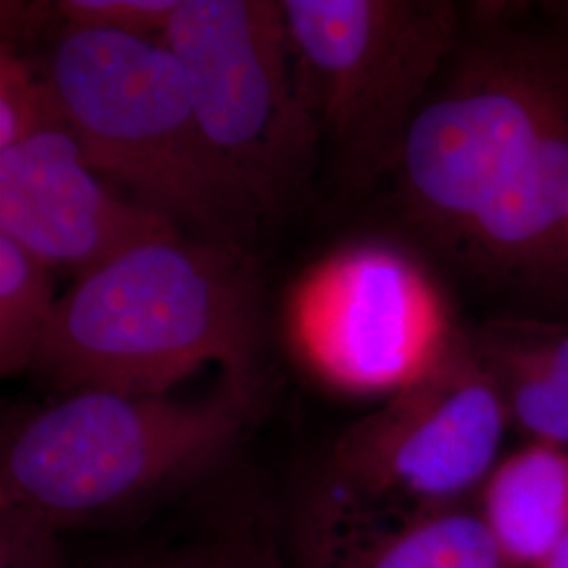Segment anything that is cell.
Wrapping results in <instances>:
<instances>
[{"label":"cell","instance_id":"11","mask_svg":"<svg viewBox=\"0 0 568 568\" xmlns=\"http://www.w3.org/2000/svg\"><path fill=\"white\" fill-rule=\"evenodd\" d=\"M478 497L506 567H541L568 535V448L528 440L497 462Z\"/></svg>","mask_w":568,"mask_h":568},{"label":"cell","instance_id":"20","mask_svg":"<svg viewBox=\"0 0 568 568\" xmlns=\"http://www.w3.org/2000/svg\"><path fill=\"white\" fill-rule=\"evenodd\" d=\"M565 248H567V253H568V232H567V243H565Z\"/></svg>","mask_w":568,"mask_h":568},{"label":"cell","instance_id":"19","mask_svg":"<svg viewBox=\"0 0 568 568\" xmlns=\"http://www.w3.org/2000/svg\"><path fill=\"white\" fill-rule=\"evenodd\" d=\"M539 568H568V535L565 537V541L551 551V556Z\"/></svg>","mask_w":568,"mask_h":568},{"label":"cell","instance_id":"17","mask_svg":"<svg viewBox=\"0 0 568 568\" xmlns=\"http://www.w3.org/2000/svg\"><path fill=\"white\" fill-rule=\"evenodd\" d=\"M133 568H291L253 541H217Z\"/></svg>","mask_w":568,"mask_h":568},{"label":"cell","instance_id":"18","mask_svg":"<svg viewBox=\"0 0 568 568\" xmlns=\"http://www.w3.org/2000/svg\"><path fill=\"white\" fill-rule=\"evenodd\" d=\"M495 339L525 354L530 361L546 366L568 382V328L514 325L499 328V335Z\"/></svg>","mask_w":568,"mask_h":568},{"label":"cell","instance_id":"3","mask_svg":"<svg viewBox=\"0 0 568 568\" xmlns=\"http://www.w3.org/2000/svg\"><path fill=\"white\" fill-rule=\"evenodd\" d=\"M255 386L224 379L203 400L82 389L4 434L0 511L63 530L142 508L239 447Z\"/></svg>","mask_w":568,"mask_h":568},{"label":"cell","instance_id":"8","mask_svg":"<svg viewBox=\"0 0 568 568\" xmlns=\"http://www.w3.org/2000/svg\"><path fill=\"white\" fill-rule=\"evenodd\" d=\"M293 326L331 386L386 396L422 379L459 337L426 270L396 246L356 244L305 281Z\"/></svg>","mask_w":568,"mask_h":568},{"label":"cell","instance_id":"14","mask_svg":"<svg viewBox=\"0 0 568 568\" xmlns=\"http://www.w3.org/2000/svg\"><path fill=\"white\" fill-rule=\"evenodd\" d=\"M58 124L63 121L47 74L37 72L13 44L2 42L0 150Z\"/></svg>","mask_w":568,"mask_h":568},{"label":"cell","instance_id":"5","mask_svg":"<svg viewBox=\"0 0 568 568\" xmlns=\"http://www.w3.org/2000/svg\"><path fill=\"white\" fill-rule=\"evenodd\" d=\"M305 95L337 178L365 194L394 171L410 122L462 42L445 0H284Z\"/></svg>","mask_w":568,"mask_h":568},{"label":"cell","instance_id":"9","mask_svg":"<svg viewBox=\"0 0 568 568\" xmlns=\"http://www.w3.org/2000/svg\"><path fill=\"white\" fill-rule=\"evenodd\" d=\"M175 230L102 178L65 124L0 150V234L51 270L82 278Z\"/></svg>","mask_w":568,"mask_h":568},{"label":"cell","instance_id":"2","mask_svg":"<svg viewBox=\"0 0 568 568\" xmlns=\"http://www.w3.org/2000/svg\"><path fill=\"white\" fill-rule=\"evenodd\" d=\"M44 74L102 178L185 234L251 253L265 211L206 138L161 39L65 26Z\"/></svg>","mask_w":568,"mask_h":568},{"label":"cell","instance_id":"10","mask_svg":"<svg viewBox=\"0 0 568 568\" xmlns=\"http://www.w3.org/2000/svg\"><path fill=\"white\" fill-rule=\"evenodd\" d=\"M382 511L326 480L307 504L291 568H508L476 508Z\"/></svg>","mask_w":568,"mask_h":568},{"label":"cell","instance_id":"16","mask_svg":"<svg viewBox=\"0 0 568 568\" xmlns=\"http://www.w3.org/2000/svg\"><path fill=\"white\" fill-rule=\"evenodd\" d=\"M0 568H61L60 530L0 511Z\"/></svg>","mask_w":568,"mask_h":568},{"label":"cell","instance_id":"1","mask_svg":"<svg viewBox=\"0 0 568 568\" xmlns=\"http://www.w3.org/2000/svg\"><path fill=\"white\" fill-rule=\"evenodd\" d=\"M264 344L251 253L182 230L84 274L60 297L34 373L63 394H169L204 365L255 386Z\"/></svg>","mask_w":568,"mask_h":568},{"label":"cell","instance_id":"7","mask_svg":"<svg viewBox=\"0 0 568 568\" xmlns=\"http://www.w3.org/2000/svg\"><path fill=\"white\" fill-rule=\"evenodd\" d=\"M508 426L483 352L459 335L422 379L345 427L326 480L377 508L457 506L497 466Z\"/></svg>","mask_w":568,"mask_h":568},{"label":"cell","instance_id":"12","mask_svg":"<svg viewBox=\"0 0 568 568\" xmlns=\"http://www.w3.org/2000/svg\"><path fill=\"white\" fill-rule=\"evenodd\" d=\"M60 297L53 270L0 234V373L32 371Z\"/></svg>","mask_w":568,"mask_h":568},{"label":"cell","instance_id":"4","mask_svg":"<svg viewBox=\"0 0 568 568\" xmlns=\"http://www.w3.org/2000/svg\"><path fill=\"white\" fill-rule=\"evenodd\" d=\"M462 42L410 122L396 164L408 211L453 253L568 126V58L523 39Z\"/></svg>","mask_w":568,"mask_h":568},{"label":"cell","instance_id":"15","mask_svg":"<svg viewBox=\"0 0 568 568\" xmlns=\"http://www.w3.org/2000/svg\"><path fill=\"white\" fill-rule=\"evenodd\" d=\"M178 7L180 0H61L55 13L70 28L163 39Z\"/></svg>","mask_w":568,"mask_h":568},{"label":"cell","instance_id":"13","mask_svg":"<svg viewBox=\"0 0 568 568\" xmlns=\"http://www.w3.org/2000/svg\"><path fill=\"white\" fill-rule=\"evenodd\" d=\"M508 408L532 443L568 448V382L499 339L478 344Z\"/></svg>","mask_w":568,"mask_h":568},{"label":"cell","instance_id":"6","mask_svg":"<svg viewBox=\"0 0 568 568\" xmlns=\"http://www.w3.org/2000/svg\"><path fill=\"white\" fill-rule=\"evenodd\" d=\"M161 41L206 138L265 215L278 211L300 192L321 140L283 2L180 0Z\"/></svg>","mask_w":568,"mask_h":568}]
</instances>
